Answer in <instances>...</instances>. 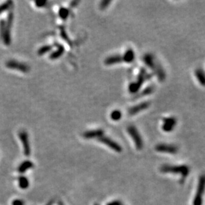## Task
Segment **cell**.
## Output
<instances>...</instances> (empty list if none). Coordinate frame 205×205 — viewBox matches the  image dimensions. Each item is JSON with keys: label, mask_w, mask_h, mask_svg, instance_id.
<instances>
[{"label": "cell", "mask_w": 205, "mask_h": 205, "mask_svg": "<svg viewBox=\"0 0 205 205\" xmlns=\"http://www.w3.org/2000/svg\"><path fill=\"white\" fill-rule=\"evenodd\" d=\"M161 171L167 173L180 174L182 177L185 178L188 176L190 169L186 165H163L161 168Z\"/></svg>", "instance_id": "6da1fadb"}, {"label": "cell", "mask_w": 205, "mask_h": 205, "mask_svg": "<svg viewBox=\"0 0 205 205\" xmlns=\"http://www.w3.org/2000/svg\"><path fill=\"white\" fill-rule=\"evenodd\" d=\"M152 77V75H149L148 74H147L146 70L145 69L142 68L141 72H140V74L138 76L137 80L135 82H132V83L129 85V90L130 92L131 93H136V92H138L140 88L141 87L142 84H143V82L145 81L147 78H149Z\"/></svg>", "instance_id": "7a4b0ae2"}, {"label": "cell", "mask_w": 205, "mask_h": 205, "mask_svg": "<svg viewBox=\"0 0 205 205\" xmlns=\"http://www.w3.org/2000/svg\"><path fill=\"white\" fill-rule=\"evenodd\" d=\"M127 132L135 142V146L138 150H141L143 147V141L141 135L134 125H130L127 128Z\"/></svg>", "instance_id": "3957f363"}, {"label": "cell", "mask_w": 205, "mask_h": 205, "mask_svg": "<svg viewBox=\"0 0 205 205\" xmlns=\"http://www.w3.org/2000/svg\"><path fill=\"white\" fill-rule=\"evenodd\" d=\"M13 20V13H9L8 19H7L5 30L4 32L2 39L5 45H9L12 42V38H11V28H12Z\"/></svg>", "instance_id": "277c9868"}, {"label": "cell", "mask_w": 205, "mask_h": 205, "mask_svg": "<svg viewBox=\"0 0 205 205\" xmlns=\"http://www.w3.org/2000/svg\"><path fill=\"white\" fill-rule=\"evenodd\" d=\"M205 190V175H203L199 179L197 192L194 199V205H202L203 195Z\"/></svg>", "instance_id": "5b68a950"}, {"label": "cell", "mask_w": 205, "mask_h": 205, "mask_svg": "<svg viewBox=\"0 0 205 205\" xmlns=\"http://www.w3.org/2000/svg\"><path fill=\"white\" fill-rule=\"evenodd\" d=\"M6 67L12 70H16L21 73H28L30 71V67L23 63L19 62L15 60H9L5 64Z\"/></svg>", "instance_id": "8992f818"}, {"label": "cell", "mask_w": 205, "mask_h": 205, "mask_svg": "<svg viewBox=\"0 0 205 205\" xmlns=\"http://www.w3.org/2000/svg\"><path fill=\"white\" fill-rule=\"evenodd\" d=\"M19 138L21 140V143H22L23 147V152H24L25 155L29 156L31 153V149H30V141H29L28 134L24 130L21 131L19 133Z\"/></svg>", "instance_id": "52a82bcc"}, {"label": "cell", "mask_w": 205, "mask_h": 205, "mask_svg": "<svg viewBox=\"0 0 205 205\" xmlns=\"http://www.w3.org/2000/svg\"><path fill=\"white\" fill-rule=\"evenodd\" d=\"M100 142H101L104 144L107 145L111 149L114 150L115 152H122V147L121 146L118 144V143L115 142H114L113 140H112L111 139H110L109 138H107V137H105V136H101L100 137L97 139Z\"/></svg>", "instance_id": "ba28073f"}, {"label": "cell", "mask_w": 205, "mask_h": 205, "mask_svg": "<svg viewBox=\"0 0 205 205\" xmlns=\"http://www.w3.org/2000/svg\"><path fill=\"white\" fill-rule=\"evenodd\" d=\"M155 149L159 152L168 153L171 154H175L178 152L177 147H176L174 145L164 144V143H161V144H158L156 145Z\"/></svg>", "instance_id": "9c48e42d"}, {"label": "cell", "mask_w": 205, "mask_h": 205, "mask_svg": "<svg viewBox=\"0 0 205 205\" xmlns=\"http://www.w3.org/2000/svg\"><path fill=\"white\" fill-rule=\"evenodd\" d=\"M177 120L174 117L165 118L163 119V125L162 126L163 130L166 132H170L173 130L175 126L177 124Z\"/></svg>", "instance_id": "30bf717a"}, {"label": "cell", "mask_w": 205, "mask_h": 205, "mask_svg": "<svg viewBox=\"0 0 205 205\" xmlns=\"http://www.w3.org/2000/svg\"><path fill=\"white\" fill-rule=\"evenodd\" d=\"M150 105V103L149 102H144L142 103H140L137 104V105L133 106L131 108H129L128 112L129 114L131 115V116H133V115L139 113L140 111L147 109L148 108H149Z\"/></svg>", "instance_id": "8fae6325"}, {"label": "cell", "mask_w": 205, "mask_h": 205, "mask_svg": "<svg viewBox=\"0 0 205 205\" xmlns=\"http://www.w3.org/2000/svg\"><path fill=\"white\" fill-rule=\"evenodd\" d=\"M103 133L104 131L103 129H94V130H90L85 132L83 134V137L85 139H98L100 137L103 135Z\"/></svg>", "instance_id": "7c38bea8"}, {"label": "cell", "mask_w": 205, "mask_h": 205, "mask_svg": "<svg viewBox=\"0 0 205 205\" xmlns=\"http://www.w3.org/2000/svg\"><path fill=\"white\" fill-rule=\"evenodd\" d=\"M154 72L156 73L158 79L160 82H163L166 78V74L163 67L159 63H155V67H154Z\"/></svg>", "instance_id": "4fadbf2b"}, {"label": "cell", "mask_w": 205, "mask_h": 205, "mask_svg": "<svg viewBox=\"0 0 205 205\" xmlns=\"http://www.w3.org/2000/svg\"><path fill=\"white\" fill-rule=\"evenodd\" d=\"M123 61V56L121 55H113L107 58L105 60V64L106 65H112L116 63H121Z\"/></svg>", "instance_id": "5bb4252c"}, {"label": "cell", "mask_w": 205, "mask_h": 205, "mask_svg": "<svg viewBox=\"0 0 205 205\" xmlns=\"http://www.w3.org/2000/svg\"><path fill=\"white\" fill-rule=\"evenodd\" d=\"M143 60L145 64L149 68H152V70H154V67H155V61L153 58V56L150 55V54H146V55L143 57Z\"/></svg>", "instance_id": "9a60e30c"}, {"label": "cell", "mask_w": 205, "mask_h": 205, "mask_svg": "<svg viewBox=\"0 0 205 205\" xmlns=\"http://www.w3.org/2000/svg\"><path fill=\"white\" fill-rule=\"evenodd\" d=\"M34 167V163L30 161H25L18 167V172L20 173H23L28 169Z\"/></svg>", "instance_id": "2e32d148"}, {"label": "cell", "mask_w": 205, "mask_h": 205, "mask_svg": "<svg viewBox=\"0 0 205 205\" xmlns=\"http://www.w3.org/2000/svg\"><path fill=\"white\" fill-rule=\"evenodd\" d=\"M195 76L199 83L203 86H205V72L201 68H197L195 70Z\"/></svg>", "instance_id": "e0dca14e"}, {"label": "cell", "mask_w": 205, "mask_h": 205, "mask_svg": "<svg viewBox=\"0 0 205 205\" xmlns=\"http://www.w3.org/2000/svg\"><path fill=\"white\" fill-rule=\"evenodd\" d=\"M123 59L126 63H132L135 59V52L131 49H128L123 56Z\"/></svg>", "instance_id": "ac0fdd59"}, {"label": "cell", "mask_w": 205, "mask_h": 205, "mask_svg": "<svg viewBox=\"0 0 205 205\" xmlns=\"http://www.w3.org/2000/svg\"><path fill=\"white\" fill-rule=\"evenodd\" d=\"M65 51V49L63 47V46L62 45H58V47H57V49L55 51H54L53 53H52L51 55H50V59L51 60H55L58 59L59 57H60L62 56L63 53Z\"/></svg>", "instance_id": "d6986e66"}, {"label": "cell", "mask_w": 205, "mask_h": 205, "mask_svg": "<svg viewBox=\"0 0 205 205\" xmlns=\"http://www.w3.org/2000/svg\"><path fill=\"white\" fill-rule=\"evenodd\" d=\"M18 181H19V187L22 189H26L28 188L29 186V181L28 179L23 176H20L18 178Z\"/></svg>", "instance_id": "ffe728a7"}, {"label": "cell", "mask_w": 205, "mask_h": 205, "mask_svg": "<svg viewBox=\"0 0 205 205\" xmlns=\"http://www.w3.org/2000/svg\"><path fill=\"white\" fill-rule=\"evenodd\" d=\"M154 87L153 86H148V87H147L145 89H144L143 91L140 93L139 95H137L136 96V98H140V97H143V96H145L147 95H149L150 94H152V93L154 92Z\"/></svg>", "instance_id": "44dd1931"}, {"label": "cell", "mask_w": 205, "mask_h": 205, "mask_svg": "<svg viewBox=\"0 0 205 205\" xmlns=\"http://www.w3.org/2000/svg\"><path fill=\"white\" fill-rule=\"evenodd\" d=\"M69 12L67 8H60L59 11V15L62 19L63 20L67 19V18L69 17Z\"/></svg>", "instance_id": "7402d4cb"}, {"label": "cell", "mask_w": 205, "mask_h": 205, "mask_svg": "<svg viewBox=\"0 0 205 205\" xmlns=\"http://www.w3.org/2000/svg\"><path fill=\"white\" fill-rule=\"evenodd\" d=\"M52 47H53V46L51 45H45L44 46H41V47L38 50L37 54L40 56L44 55L45 53L51 51Z\"/></svg>", "instance_id": "603a6c76"}, {"label": "cell", "mask_w": 205, "mask_h": 205, "mask_svg": "<svg viewBox=\"0 0 205 205\" xmlns=\"http://www.w3.org/2000/svg\"><path fill=\"white\" fill-rule=\"evenodd\" d=\"M122 117V114L120 110H115L113 111L111 114V118L114 121L119 120Z\"/></svg>", "instance_id": "cb8c5ba5"}, {"label": "cell", "mask_w": 205, "mask_h": 205, "mask_svg": "<svg viewBox=\"0 0 205 205\" xmlns=\"http://www.w3.org/2000/svg\"><path fill=\"white\" fill-rule=\"evenodd\" d=\"M12 3L13 2L12 1H8L2 3V5H0V14H2V13L4 12L5 11L9 9L10 7L12 6Z\"/></svg>", "instance_id": "d4e9b609"}, {"label": "cell", "mask_w": 205, "mask_h": 205, "mask_svg": "<svg viewBox=\"0 0 205 205\" xmlns=\"http://www.w3.org/2000/svg\"><path fill=\"white\" fill-rule=\"evenodd\" d=\"M5 27H6V22L5 21L2 19L0 21V38H2L3 34H4V32L5 30Z\"/></svg>", "instance_id": "484cf974"}, {"label": "cell", "mask_w": 205, "mask_h": 205, "mask_svg": "<svg viewBox=\"0 0 205 205\" xmlns=\"http://www.w3.org/2000/svg\"><path fill=\"white\" fill-rule=\"evenodd\" d=\"M111 3V1H108V0H104L100 3V9H106L108 6L109 5L110 3Z\"/></svg>", "instance_id": "4316f807"}, {"label": "cell", "mask_w": 205, "mask_h": 205, "mask_svg": "<svg viewBox=\"0 0 205 205\" xmlns=\"http://www.w3.org/2000/svg\"><path fill=\"white\" fill-rule=\"evenodd\" d=\"M35 5L38 8H42V7H44L45 4L47 3L46 1H37L35 2Z\"/></svg>", "instance_id": "83f0119b"}, {"label": "cell", "mask_w": 205, "mask_h": 205, "mask_svg": "<svg viewBox=\"0 0 205 205\" xmlns=\"http://www.w3.org/2000/svg\"><path fill=\"white\" fill-rule=\"evenodd\" d=\"M24 201L21 199H16L13 201L12 205H24Z\"/></svg>", "instance_id": "f1b7e54d"}, {"label": "cell", "mask_w": 205, "mask_h": 205, "mask_svg": "<svg viewBox=\"0 0 205 205\" xmlns=\"http://www.w3.org/2000/svg\"><path fill=\"white\" fill-rule=\"evenodd\" d=\"M61 31H62V36L63 37V38L65 39V40H66L68 42H69V39H68V37H67V34L65 33V30L63 29H61Z\"/></svg>", "instance_id": "f546056e"}, {"label": "cell", "mask_w": 205, "mask_h": 205, "mask_svg": "<svg viewBox=\"0 0 205 205\" xmlns=\"http://www.w3.org/2000/svg\"><path fill=\"white\" fill-rule=\"evenodd\" d=\"M107 205H122V204L119 200H115L113 202L109 203Z\"/></svg>", "instance_id": "4dcf8cb0"}, {"label": "cell", "mask_w": 205, "mask_h": 205, "mask_svg": "<svg viewBox=\"0 0 205 205\" xmlns=\"http://www.w3.org/2000/svg\"><path fill=\"white\" fill-rule=\"evenodd\" d=\"M53 203V200H51V201H50V202H49L47 205H52Z\"/></svg>", "instance_id": "1f68e13d"}, {"label": "cell", "mask_w": 205, "mask_h": 205, "mask_svg": "<svg viewBox=\"0 0 205 205\" xmlns=\"http://www.w3.org/2000/svg\"><path fill=\"white\" fill-rule=\"evenodd\" d=\"M59 205H63V203H61V202L59 203Z\"/></svg>", "instance_id": "d6a6232c"}, {"label": "cell", "mask_w": 205, "mask_h": 205, "mask_svg": "<svg viewBox=\"0 0 205 205\" xmlns=\"http://www.w3.org/2000/svg\"><path fill=\"white\" fill-rule=\"evenodd\" d=\"M95 205H99V204H95Z\"/></svg>", "instance_id": "836d02e7"}]
</instances>
